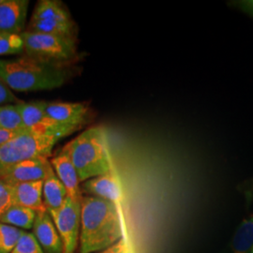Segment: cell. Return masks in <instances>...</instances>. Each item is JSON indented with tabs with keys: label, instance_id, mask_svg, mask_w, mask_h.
Returning a JSON list of instances; mask_svg holds the SVG:
<instances>
[{
	"label": "cell",
	"instance_id": "6da1fadb",
	"mask_svg": "<svg viewBox=\"0 0 253 253\" xmlns=\"http://www.w3.org/2000/svg\"><path fill=\"white\" fill-rule=\"evenodd\" d=\"M81 207L79 253H100L124 237L117 205L87 195L82 197Z\"/></svg>",
	"mask_w": 253,
	"mask_h": 253
},
{
	"label": "cell",
	"instance_id": "7a4b0ae2",
	"mask_svg": "<svg viewBox=\"0 0 253 253\" xmlns=\"http://www.w3.org/2000/svg\"><path fill=\"white\" fill-rule=\"evenodd\" d=\"M0 79L16 92L53 90L66 83L68 71L62 64L23 54L14 58H0Z\"/></svg>",
	"mask_w": 253,
	"mask_h": 253
},
{
	"label": "cell",
	"instance_id": "3957f363",
	"mask_svg": "<svg viewBox=\"0 0 253 253\" xmlns=\"http://www.w3.org/2000/svg\"><path fill=\"white\" fill-rule=\"evenodd\" d=\"M70 156L80 182L112 171L105 129L92 126L63 147Z\"/></svg>",
	"mask_w": 253,
	"mask_h": 253
},
{
	"label": "cell",
	"instance_id": "277c9868",
	"mask_svg": "<svg viewBox=\"0 0 253 253\" xmlns=\"http://www.w3.org/2000/svg\"><path fill=\"white\" fill-rule=\"evenodd\" d=\"M57 139L39 134L25 128L9 142L0 146V162L6 167L25 161L52 157Z\"/></svg>",
	"mask_w": 253,
	"mask_h": 253
},
{
	"label": "cell",
	"instance_id": "5b68a950",
	"mask_svg": "<svg viewBox=\"0 0 253 253\" xmlns=\"http://www.w3.org/2000/svg\"><path fill=\"white\" fill-rule=\"evenodd\" d=\"M25 43L24 54L52 63L64 64L76 56V40L70 37L31 32L21 33Z\"/></svg>",
	"mask_w": 253,
	"mask_h": 253
},
{
	"label": "cell",
	"instance_id": "8992f818",
	"mask_svg": "<svg viewBox=\"0 0 253 253\" xmlns=\"http://www.w3.org/2000/svg\"><path fill=\"white\" fill-rule=\"evenodd\" d=\"M26 30L76 38V25L66 6L58 0L38 1Z\"/></svg>",
	"mask_w": 253,
	"mask_h": 253
},
{
	"label": "cell",
	"instance_id": "52a82bcc",
	"mask_svg": "<svg viewBox=\"0 0 253 253\" xmlns=\"http://www.w3.org/2000/svg\"><path fill=\"white\" fill-rule=\"evenodd\" d=\"M81 200L68 196L61 208L47 211L61 237L64 253H75L78 248L81 231Z\"/></svg>",
	"mask_w": 253,
	"mask_h": 253
},
{
	"label": "cell",
	"instance_id": "ba28073f",
	"mask_svg": "<svg viewBox=\"0 0 253 253\" xmlns=\"http://www.w3.org/2000/svg\"><path fill=\"white\" fill-rule=\"evenodd\" d=\"M51 159H34L13 164L7 167L2 177L10 185L18 183L44 180L46 175L52 168Z\"/></svg>",
	"mask_w": 253,
	"mask_h": 253
},
{
	"label": "cell",
	"instance_id": "9c48e42d",
	"mask_svg": "<svg viewBox=\"0 0 253 253\" xmlns=\"http://www.w3.org/2000/svg\"><path fill=\"white\" fill-rule=\"evenodd\" d=\"M45 112L54 122L79 128L89 118V108L82 102H47Z\"/></svg>",
	"mask_w": 253,
	"mask_h": 253
},
{
	"label": "cell",
	"instance_id": "30bf717a",
	"mask_svg": "<svg viewBox=\"0 0 253 253\" xmlns=\"http://www.w3.org/2000/svg\"><path fill=\"white\" fill-rule=\"evenodd\" d=\"M28 7V0H4L0 4V33H23L26 30Z\"/></svg>",
	"mask_w": 253,
	"mask_h": 253
},
{
	"label": "cell",
	"instance_id": "8fae6325",
	"mask_svg": "<svg viewBox=\"0 0 253 253\" xmlns=\"http://www.w3.org/2000/svg\"><path fill=\"white\" fill-rule=\"evenodd\" d=\"M32 234L36 237L43 253H64L61 237L47 211L37 213Z\"/></svg>",
	"mask_w": 253,
	"mask_h": 253
},
{
	"label": "cell",
	"instance_id": "7c38bea8",
	"mask_svg": "<svg viewBox=\"0 0 253 253\" xmlns=\"http://www.w3.org/2000/svg\"><path fill=\"white\" fill-rule=\"evenodd\" d=\"M82 191L89 194V196L110 201L118 207L123 198L120 182L113 170L103 175L84 181L82 186Z\"/></svg>",
	"mask_w": 253,
	"mask_h": 253
},
{
	"label": "cell",
	"instance_id": "4fadbf2b",
	"mask_svg": "<svg viewBox=\"0 0 253 253\" xmlns=\"http://www.w3.org/2000/svg\"><path fill=\"white\" fill-rule=\"evenodd\" d=\"M50 161L56 176L66 188L68 196L73 199L81 200V182L70 156L62 148Z\"/></svg>",
	"mask_w": 253,
	"mask_h": 253
},
{
	"label": "cell",
	"instance_id": "5bb4252c",
	"mask_svg": "<svg viewBox=\"0 0 253 253\" xmlns=\"http://www.w3.org/2000/svg\"><path fill=\"white\" fill-rule=\"evenodd\" d=\"M42 188V180L12 185L11 196L13 205L32 209L37 213L45 212L47 210L43 203Z\"/></svg>",
	"mask_w": 253,
	"mask_h": 253
},
{
	"label": "cell",
	"instance_id": "9a60e30c",
	"mask_svg": "<svg viewBox=\"0 0 253 253\" xmlns=\"http://www.w3.org/2000/svg\"><path fill=\"white\" fill-rule=\"evenodd\" d=\"M42 196L47 211H52L61 208L65 200L68 197L67 190L61 181L56 176L53 167L43 180Z\"/></svg>",
	"mask_w": 253,
	"mask_h": 253
},
{
	"label": "cell",
	"instance_id": "2e32d148",
	"mask_svg": "<svg viewBox=\"0 0 253 253\" xmlns=\"http://www.w3.org/2000/svg\"><path fill=\"white\" fill-rule=\"evenodd\" d=\"M46 105L47 101L43 100L31 102L22 101L16 104V108L25 128H30L53 121L46 115Z\"/></svg>",
	"mask_w": 253,
	"mask_h": 253
},
{
	"label": "cell",
	"instance_id": "e0dca14e",
	"mask_svg": "<svg viewBox=\"0 0 253 253\" xmlns=\"http://www.w3.org/2000/svg\"><path fill=\"white\" fill-rule=\"evenodd\" d=\"M36 216V211L32 209L12 205L0 216V222L23 231L32 230Z\"/></svg>",
	"mask_w": 253,
	"mask_h": 253
},
{
	"label": "cell",
	"instance_id": "ac0fdd59",
	"mask_svg": "<svg viewBox=\"0 0 253 253\" xmlns=\"http://www.w3.org/2000/svg\"><path fill=\"white\" fill-rule=\"evenodd\" d=\"M233 253H248L253 248V217L245 219L238 227L233 241Z\"/></svg>",
	"mask_w": 253,
	"mask_h": 253
},
{
	"label": "cell",
	"instance_id": "d6986e66",
	"mask_svg": "<svg viewBox=\"0 0 253 253\" xmlns=\"http://www.w3.org/2000/svg\"><path fill=\"white\" fill-rule=\"evenodd\" d=\"M25 53V43L21 34L0 33V58Z\"/></svg>",
	"mask_w": 253,
	"mask_h": 253
},
{
	"label": "cell",
	"instance_id": "ffe728a7",
	"mask_svg": "<svg viewBox=\"0 0 253 253\" xmlns=\"http://www.w3.org/2000/svg\"><path fill=\"white\" fill-rule=\"evenodd\" d=\"M0 129H25V126L16 108V104L0 105Z\"/></svg>",
	"mask_w": 253,
	"mask_h": 253
},
{
	"label": "cell",
	"instance_id": "44dd1931",
	"mask_svg": "<svg viewBox=\"0 0 253 253\" xmlns=\"http://www.w3.org/2000/svg\"><path fill=\"white\" fill-rule=\"evenodd\" d=\"M23 230L0 222V253H10L18 241Z\"/></svg>",
	"mask_w": 253,
	"mask_h": 253
},
{
	"label": "cell",
	"instance_id": "7402d4cb",
	"mask_svg": "<svg viewBox=\"0 0 253 253\" xmlns=\"http://www.w3.org/2000/svg\"><path fill=\"white\" fill-rule=\"evenodd\" d=\"M10 253H43L32 233L23 231L14 249Z\"/></svg>",
	"mask_w": 253,
	"mask_h": 253
},
{
	"label": "cell",
	"instance_id": "603a6c76",
	"mask_svg": "<svg viewBox=\"0 0 253 253\" xmlns=\"http://www.w3.org/2000/svg\"><path fill=\"white\" fill-rule=\"evenodd\" d=\"M22 101L23 100H20L18 97H16L13 91L10 90L9 87L4 84V82L0 79V105L17 104Z\"/></svg>",
	"mask_w": 253,
	"mask_h": 253
},
{
	"label": "cell",
	"instance_id": "cb8c5ba5",
	"mask_svg": "<svg viewBox=\"0 0 253 253\" xmlns=\"http://www.w3.org/2000/svg\"><path fill=\"white\" fill-rule=\"evenodd\" d=\"M97 253H131V251H130V248L127 244L126 239L123 237L116 244Z\"/></svg>",
	"mask_w": 253,
	"mask_h": 253
},
{
	"label": "cell",
	"instance_id": "d4e9b609",
	"mask_svg": "<svg viewBox=\"0 0 253 253\" xmlns=\"http://www.w3.org/2000/svg\"><path fill=\"white\" fill-rule=\"evenodd\" d=\"M23 130V129H22ZM22 130H6V129H0V146L6 144L11 140L13 137L19 134Z\"/></svg>",
	"mask_w": 253,
	"mask_h": 253
},
{
	"label": "cell",
	"instance_id": "484cf974",
	"mask_svg": "<svg viewBox=\"0 0 253 253\" xmlns=\"http://www.w3.org/2000/svg\"><path fill=\"white\" fill-rule=\"evenodd\" d=\"M11 189L12 185L6 182L3 178H0V199L9 195L11 193Z\"/></svg>",
	"mask_w": 253,
	"mask_h": 253
},
{
	"label": "cell",
	"instance_id": "4316f807",
	"mask_svg": "<svg viewBox=\"0 0 253 253\" xmlns=\"http://www.w3.org/2000/svg\"><path fill=\"white\" fill-rule=\"evenodd\" d=\"M6 169H7V167L0 162V178H2L4 176L5 172H6Z\"/></svg>",
	"mask_w": 253,
	"mask_h": 253
},
{
	"label": "cell",
	"instance_id": "83f0119b",
	"mask_svg": "<svg viewBox=\"0 0 253 253\" xmlns=\"http://www.w3.org/2000/svg\"><path fill=\"white\" fill-rule=\"evenodd\" d=\"M249 6H250L251 8H253V1H250V2H249Z\"/></svg>",
	"mask_w": 253,
	"mask_h": 253
},
{
	"label": "cell",
	"instance_id": "f1b7e54d",
	"mask_svg": "<svg viewBox=\"0 0 253 253\" xmlns=\"http://www.w3.org/2000/svg\"><path fill=\"white\" fill-rule=\"evenodd\" d=\"M4 2V0H0V4H2Z\"/></svg>",
	"mask_w": 253,
	"mask_h": 253
},
{
	"label": "cell",
	"instance_id": "f546056e",
	"mask_svg": "<svg viewBox=\"0 0 253 253\" xmlns=\"http://www.w3.org/2000/svg\"><path fill=\"white\" fill-rule=\"evenodd\" d=\"M252 253H253V250H252Z\"/></svg>",
	"mask_w": 253,
	"mask_h": 253
}]
</instances>
